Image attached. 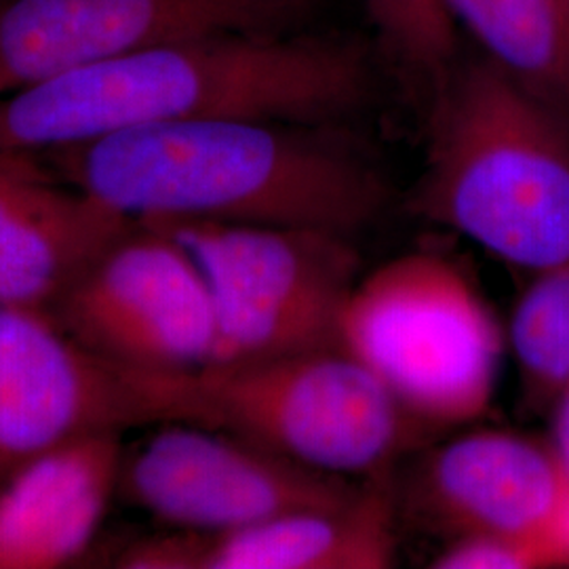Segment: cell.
<instances>
[{"label":"cell","mask_w":569,"mask_h":569,"mask_svg":"<svg viewBox=\"0 0 569 569\" xmlns=\"http://www.w3.org/2000/svg\"><path fill=\"white\" fill-rule=\"evenodd\" d=\"M371 96L361 42L289 32L164 42L2 96L0 152L42 154L192 119L338 127Z\"/></svg>","instance_id":"obj_1"},{"label":"cell","mask_w":569,"mask_h":569,"mask_svg":"<svg viewBox=\"0 0 569 569\" xmlns=\"http://www.w3.org/2000/svg\"><path fill=\"white\" fill-rule=\"evenodd\" d=\"M331 129L192 119L37 157L61 182L131 222L296 226L355 237L382 216L390 190Z\"/></svg>","instance_id":"obj_2"},{"label":"cell","mask_w":569,"mask_h":569,"mask_svg":"<svg viewBox=\"0 0 569 569\" xmlns=\"http://www.w3.org/2000/svg\"><path fill=\"white\" fill-rule=\"evenodd\" d=\"M428 102L413 211L523 270L568 260L569 122L486 58L456 60Z\"/></svg>","instance_id":"obj_3"},{"label":"cell","mask_w":569,"mask_h":569,"mask_svg":"<svg viewBox=\"0 0 569 569\" xmlns=\"http://www.w3.org/2000/svg\"><path fill=\"white\" fill-rule=\"evenodd\" d=\"M143 376L157 425L218 428L350 479L395 472L430 435L340 348Z\"/></svg>","instance_id":"obj_4"},{"label":"cell","mask_w":569,"mask_h":569,"mask_svg":"<svg viewBox=\"0 0 569 569\" xmlns=\"http://www.w3.org/2000/svg\"><path fill=\"white\" fill-rule=\"evenodd\" d=\"M340 350L435 432L470 427L488 413L502 331L460 266L413 251L357 281L340 323Z\"/></svg>","instance_id":"obj_5"},{"label":"cell","mask_w":569,"mask_h":569,"mask_svg":"<svg viewBox=\"0 0 569 569\" xmlns=\"http://www.w3.org/2000/svg\"><path fill=\"white\" fill-rule=\"evenodd\" d=\"M154 224L186 244L209 283L218 319L211 363L272 361L340 348L342 315L361 279L352 237L296 226Z\"/></svg>","instance_id":"obj_6"},{"label":"cell","mask_w":569,"mask_h":569,"mask_svg":"<svg viewBox=\"0 0 569 569\" xmlns=\"http://www.w3.org/2000/svg\"><path fill=\"white\" fill-rule=\"evenodd\" d=\"M49 312L82 348L131 373L192 371L218 348L201 266L154 222H133L103 247Z\"/></svg>","instance_id":"obj_7"},{"label":"cell","mask_w":569,"mask_h":569,"mask_svg":"<svg viewBox=\"0 0 569 569\" xmlns=\"http://www.w3.org/2000/svg\"><path fill=\"white\" fill-rule=\"evenodd\" d=\"M122 443L119 500L163 529L220 533L355 502L367 479L296 462L218 428L163 422Z\"/></svg>","instance_id":"obj_8"},{"label":"cell","mask_w":569,"mask_h":569,"mask_svg":"<svg viewBox=\"0 0 569 569\" xmlns=\"http://www.w3.org/2000/svg\"><path fill=\"white\" fill-rule=\"evenodd\" d=\"M152 425L143 373L82 348L47 308L0 305V483L66 441Z\"/></svg>","instance_id":"obj_9"},{"label":"cell","mask_w":569,"mask_h":569,"mask_svg":"<svg viewBox=\"0 0 569 569\" xmlns=\"http://www.w3.org/2000/svg\"><path fill=\"white\" fill-rule=\"evenodd\" d=\"M306 0H0V98L146 47L287 32Z\"/></svg>","instance_id":"obj_10"},{"label":"cell","mask_w":569,"mask_h":569,"mask_svg":"<svg viewBox=\"0 0 569 569\" xmlns=\"http://www.w3.org/2000/svg\"><path fill=\"white\" fill-rule=\"evenodd\" d=\"M397 509L446 542L569 531V468L552 441L472 428L430 449Z\"/></svg>","instance_id":"obj_11"},{"label":"cell","mask_w":569,"mask_h":569,"mask_svg":"<svg viewBox=\"0 0 569 569\" xmlns=\"http://www.w3.org/2000/svg\"><path fill=\"white\" fill-rule=\"evenodd\" d=\"M395 472L338 509L300 510L220 533L163 529L112 557L124 569H387L397 566Z\"/></svg>","instance_id":"obj_12"},{"label":"cell","mask_w":569,"mask_h":569,"mask_svg":"<svg viewBox=\"0 0 569 569\" xmlns=\"http://www.w3.org/2000/svg\"><path fill=\"white\" fill-rule=\"evenodd\" d=\"M131 224L61 182L37 154L0 152V305L49 310Z\"/></svg>","instance_id":"obj_13"},{"label":"cell","mask_w":569,"mask_h":569,"mask_svg":"<svg viewBox=\"0 0 569 569\" xmlns=\"http://www.w3.org/2000/svg\"><path fill=\"white\" fill-rule=\"evenodd\" d=\"M127 432H91L42 451L0 483V569L72 566L119 498Z\"/></svg>","instance_id":"obj_14"},{"label":"cell","mask_w":569,"mask_h":569,"mask_svg":"<svg viewBox=\"0 0 569 569\" xmlns=\"http://www.w3.org/2000/svg\"><path fill=\"white\" fill-rule=\"evenodd\" d=\"M458 28L529 96L569 122V0H443Z\"/></svg>","instance_id":"obj_15"},{"label":"cell","mask_w":569,"mask_h":569,"mask_svg":"<svg viewBox=\"0 0 569 569\" xmlns=\"http://www.w3.org/2000/svg\"><path fill=\"white\" fill-rule=\"evenodd\" d=\"M528 411L550 413L569 388V258L533 272L510 321Z\"/></svg>","instance_id":"obj_16"},{"label":"cell","mask_w":569,"mask_h":569,"mask_svg":"<svg viewBox=\"0 0 569 569\" xmlns=\"http://www.w3.org/2000/svg\"><path fill=\"white\" fill-rule=\"evenodd\" d=\"M382 56L427 96L456 63V26L443 0H363Z\"/></svg>","instance_id":"obj_17"},{"label":"cell","mask_w":569,"mask_h":569,"mask_svg":"<svg viewBox=\"0 0 569 569\" xmlns=\"http://www.w3.org/2000/svg\"><path fill=\"white\" fill-rule=\"evenodd\" d=\"M430 568L549 569L569 568V531L552 536L465 538L446 542Z\"/></svg>","instance_id":"obj_18"},{"label":"cell","mask_w":569,"mask_h":569,"mask_svg":"<svg viewBox=\"0 0 569 569\" xmlns=\"http://www.w3.org/2000/svg\"><path fill=\"white\" fill-rule=\"evenodd\" d=\"M552 416V446L561 453L569 468V388L550 409Z\"/></svg>","instance_id":"obj_19"}]
</instances>
